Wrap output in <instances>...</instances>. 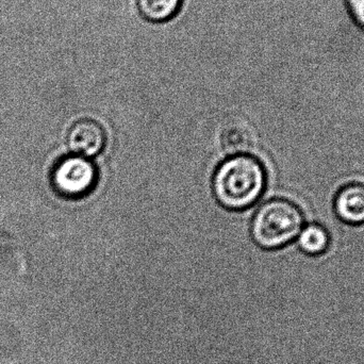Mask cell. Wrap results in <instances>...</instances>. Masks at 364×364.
<instances>
[{
  "mask_svg": "<svg viewBox=\"0 0 364 364\" xmlns=\"http://www.w3.org/2000/svg\"><path fill=\"white\" fill-rule=\"evenodd\" d=\"M305 226L301 208L284 198L267 201L255 214L252 235L255 242L265 250H277L299 237Z\"/></svg>",
  "mask_w": 364,
  "mask_h": 364,
  "instance_id": "cell-2",
  "label": "cell"
},
{
  "mask_svg": "<svg viewBox=\"0 0 364 364\" xmlns=\"http://www.w3.org/2000/svg\"><path fill=\"white\" fill-rule=\"evenodd\" d=\"M53 179L60 194L79 198L95 188L98 179L97 168L87 158L74 156L58 164L53 171Z\"/></svg>",
  "mask_w": 364,
  "mask_h": 364,
  "instance_id": "cell-3",
  "label": "cell"
},
{
  "mask_svg": "<svg viewBox=\"0 0 364 364\" xmlns=\"http://www.w3.org/2000/svg\"><path fill=\"white\" fill-rule=\"evenodd\" d=\"M331 237L328 230L320 224L304 226L297 237L299 250L309 256H321L328 250Z\"/></svg>",
  "mask_w": 364,
  "mask_h": 364,
  "instance_id": "cell-8",
  "label": "cell"
},
{
  "mask_svg": "<svg viewBox=\"0 0 364 364\" xmlns=\"http://www.w3.org/2000/svg\"><path fill=\"white\" fill-rule=\"evenodd\" d=\"M338 218L348 225L360 226L364 224V184L359 182L342 186L333 201Z\"/></svg>",
  "mask_w": 364,
  "mask_h": 364,
  "instance_id": "cell-5",
  "label": "cell"
},
{
  "mask_svg": "<svg viewBox=\"0 0 364 364\" xmlns=\"http://www.w3.org/2000/svg\"><path fill=\"white\" fill-rule=\"evenodd\" d=\"M267 184L262 164L250 156H233L216 170L213 192L227 209L242 210L254 205Z\"/></svg>",
  "mask_w": 364,
  "mask_h": 364,
  "instance_id": "cell-1",
  "label": "cell"
},
{
  "mask_svg": "<svg viewBox=\"0 0 364 364\" xmlns=\"http://www.w3.org/2000/svg\"><path fill=\"white\" fill-rule=\"evenodd\" d=\"M344 2L355 25L364 31V0H344Z\"/></svg>",
  "mask_w": 364,
  "mask_h": 364,
  "instance_id": "cell-9",
  "label": "cell"
},
{
  "mask_svg": "<svg viewBox=\"0 0 364 364\" xmlns=\"http://www.w3.org/2000/svg\"><path fill=\"white\" fill-rule=\"evenodd\" d=\"M220 140L223 149L227 154L239 156L250 151L254 145V134L248 124L232 122L225 126Z\"/></svg>",
  "mask_w": 364,
  "mask_h": 364,
  "instance_id": "cell-6",
  "label": "cell"
},
{
  "mask_svg": "<svg viewBox=\"0 0 364 364\" xmlns=\"http://www.w3.org/2000/svg\"><path fill=\"white\" fill-rule=\"evenodd\" d=\"M70 149L81 157H95L102 153L106 145L104 128L93 119L77 122L68 132Z\"/></svg>",
  "mask_w": 364,
  "mask_h": 364,
  "instance_id": "cell-4",
  "label": "cell"
},
{
  "mask_svg": "<svg viewBox=\"0 0 364 364\" xmlns=\"http://www.w3.org/2000/svg\"><path fill=\"white\" fill-rule=\"evenodd\" d=\"M182 0H136L139 14L153 23L172 21L178 15Z\"/></svg>",
  "mask_w": 364,
  "mask_h": 364,
  "instance_id": "cell-7",
  "label": "cell"
}]
</instances>
